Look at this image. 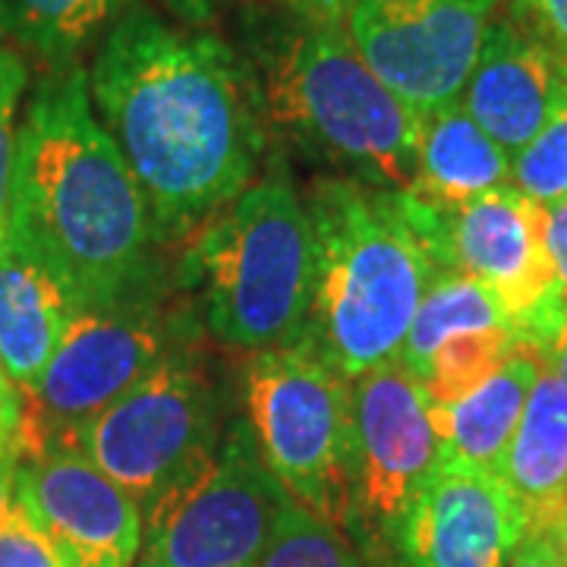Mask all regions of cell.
<instances>
[{
  "label": "cell",
  "mask_w": 567,
  "mask_h": 567,
  "mask_svg": "<svg viewBox=\"0 0 567 567\" xmlns=\"http://www.w3.org/2000/svg\"><path fill=\"white\" fill-rule=\"evenodd\" d=\"M89 95L140 183L162 249L193 237L268 162L240 51L212 29L130 7L99 41Z\"/></svg>",
  "instance_id": "1"
},
{
  "label": "cell",
  "mask_w": 567,
  "mask_h": 567,
  "mask_svg": "<svg viewBox=\"0 0 567 567\" xmlns=\"http://www.w3.org/2000/svg\"><path fill=\"white\" fill-rule=\"evenodd\" d=\"M13 234L80 306H111L174 284L140 183L104 133L85 63L41 70L17 136Z\"/></svg>",
  "instance_id": "2"
},
{
  "label": "cell",
  "mask_w": 567,
  "mask_h": 567,
  "mask_svg": "<svg viewBox=\"0 0 567 567\" xmlns=\"http://www.w3.org/2000/svg\"><path fill=\"white\" fill-rule=\"evenodd\" d=\"M234 48L256 89L268 158L391 193L413 186L420 114L369 70L344 22L249 7Z\"/></svg>",
  "instance_id": "3"
},
{
  "label": "cell",
  "mask_w": 567,
  "mask_h": 567,
  "mask_svg": "<svg viewBox=\"0 0 567 567\" xmlns=\"http://www.w3.org/2000/svg\"><path fill=\"white\" fill-rule=\"evenodd\" d=\"M300 196L312 234V284L293 341L344 379L398 363L435 275L401 193L312 177Z\"/></svg>",
  "instance_id": "4"
},
{
  "label": "cell",
  "mask_w": 567,
  "mask_h": 567,
  "mask_svg": "<svg viewBox=\"0 0 567 567\" xmlns=\"http://www.w3.org/2000/svg\"><path fill=\"white\" fill-rule=\"evenodd\" d=\"M312 284V234L281 158L218 208L174 252V287L205 338L259 353L300 334Z\"/></svg>",
  "instance_id": "5"
},
{
  "label": "cell",
  "mask_w": 567,
  "mask_h": 567,
  "mask_svg": "<svg viewBox=\"0 0 567 567\" xmlns=\"http://www.w3.org/2000/svg\"><path fill=\"white\" fill-rule=\"evenodd\" d=\"M203 338L193 306L174 284L121 303L80 309L25 398L22 457L70 445L82 425L148 379L174 350Z\"/></svg>",
  "instance_id": "6"
},
{
  "label": "cell",
  "mask_w": 567,
  "mask_h": 567,
  "mask_svg": "<svg viewBox=\"0 0 567 567\" xmlns=\"http://www.w3.org/2000/svg\"><path fill=\"white\" fill-rule=\"evenodd\" d=\"M244 416L287 498L338 529L350 488V379L297 341L246 353Z\"/></svg>",
  "instance_id": "7"
},
{
  "label": "cell",
  "mask_w": 567,
  "mask_h": 567,
  "mask_svg": "<svg viewBox=\"0 0 567 567\" xmlns=\"http://www.w3.org/2000/svg\"><path fill=\"white\" fill-rule=\"evenodd\" d=\"M284 502L246 416L230 413L221 442L142 511L136 567H256Z\"/></svg>",
  "instance_id": "8"
},
{
  "label": "cell",
  "mask_w": 567,
  "mask_h": 567,
  "mask_svg": "<svg viewBox=\"0 0 567 567\" xmlns=\"http://www.w3.org/2000/svg\"><path fill=\"white\" fill-rule=\"evenodd\" d=\"M227 420V394L199 341L174 350L148 379L82 425L70 445L145 511L221 442Z\"/></svg>",
  "instance_id": "9"
},
{
  "label": "cell",
  "mask_w": 567,
  "mask_h": 567,
  "mask_svg": "<svg viewBox=\"0 0 567 567\" xmlns=\"http://www.w3.org/2000/svg\"><path fill=\"white\" fill-rule=\"evenodd\" d=\"M406 218L435 268L480 281L524 344L546 353L567 312L546 249V208L502 183L464 205H429L401 193Z\"/></svg>",
  "instance_id": "10"
},
{
  "label": "cell",
  "mask_w": 567,
  "mask_h": 567,
  "mask_svg": "<svg viewBox=\"0 0 567 567\" xmlns=\"http://www.w3.org/2000/svg\"><path fill=\"white\" fill-rule=\"evenodd\" d=\"M442 464L423 382L401 363L350 379V488L344 533L369 567H398V539Z\"/></svg>",
  "instance_id": "11"
},
{
  "label": "cell",
  "mask_w": 567,
  "mask_h": 567,
  "mask_svg": "<svg viewBox=\"0 0 567 567\" xmlns=\"http://www.w3.org/2000/svg\"><path fill=\"white\" fill-rule=\"evenodd\" d=\"M502 0H347L357 54L416 114L461 102Z\"/></svg>",
  "instance_id": "12"
},
{
  "label": "cell",
  "mask_w": 567,
  "mask_h": 567,
  "mask_svg": "<svg viewBox=\"0 0 567 567\" xmlns=\"http://www.w3.org/2000/svg\"><path fill=\"white\" fill-rule=\"evenodd\" d=\"M17 505L63 567H136L142 507L73 445L41 447L17 470Z\"/></svg>",
  "instance_id": "13"
},
{
  "label": "cell",
  "mask_w": 567,
  "mask_h": 567,
  "mask_svg": "<svg viewBox=\"0 0 567 567\" xmlns=\"http://www.w3.org/2000/svg\"><path fill=\"white\" fill-rule=\"evenodd\" d=\"M527 529V511L495 473L442 461L406 511L398 567H507Z\"/></svg>",
  "instance_id": "14"
},
{
  "label": "cell",
  "mask_w": 567,
  "mask_h": 567,
  "mask_svg": "<svg viewBox=\"0 0 567 567\" xmlns=\"http://www.w3.org/2000/svg\"><path fill=\"white\" fill-rule=\"evenodd\" d=\"M565 89V70L498 7L461 92V107L514 155L543 130Z\"/></svg>",
  "instance_id": "15"
},
{
  "label": "cell",
  "mask_w": 567,
  "mask_h": 567,
  "mask_svg": "<svg viewBox=\"0 0 567 567\" xmlns=\"http://www.w3.org/2000/svg\"><path fill=\"white\" fill-rule=\"evenodd\" d=\"M82 306L73 290L7 234L0 244V365L29 398Z\"/></svg>",
  "instance_id": "16"
},
{
  "label": "cell",
  "mask_w": 567,
  "mask_h": 567,
  "mask_svg": "<svg viewBox=\"0 0 567 567\" xmlns=\"http://www.w3.org/2000/svg\"><path fill=\"white\" fill-rule=\"evenodd\" d=\"M543 369V353L536 347L520 344L505 363L492 369L483 382L464 391L457 401L429 404L442 461L495 473Z\"/></svg>",
  "instance_id": "17"
},
{
  "label": "cell",
  "mask_w": 567,
  "mask_h": 567,
  "mask_svg": "<svg viewBox=\"0 0 567 567\" xmlns=\"http://www.w3.org/2000/svg\"><path fill=\"white\" fill-rule=\"evenodd\" d=\"M511 183V155L461 102L420 114L416 177L406 196L429 205H464Z\"/></svg>",
  "instance_id": "18"
},
{
  "label": "cell",
  "mask_w": 567,
  "mask_h": 567,
  "mask_svg": "<svg viewBox=\"0 0 567 567\" xmlns=\"http://www.w3.org/2000/svg\"><path fill=\"white\" fill-rule=\"evenodd\" d=\"M495 476L527 511L529 527L567 498V385L555 372H539Z\"/></svg>",
  "instance_id": "19"
},
{
  "label": "cell",
  "mask_w": 567,
  "mask_h": 567,
  "mask_svg": "<svg viewBox=\"0 0 567 567\" xmlns=\"http://www.w3.org/2000/svg\"><path fill=\"white\" fill-rule=\"evenodd\" d=\"M140 0H0V35L41 70L76 66Z\"/></svg>",
  "instance_id": "20"
},
{
  "label": "cell",
  "mask_w": 567,
  "mask_h": 567,
  "mask_svg": "<svg viewBox=\"0 0 567 567\" xmlns=\"http://www.w3.org/2000/svg\"><path fill=\"white\" fill-rule=\"evenodd\" d=\"M483 328H511L514 331L502 303L483 284L473 281L470 275L451 271V268H435L432 281L425 287L423 303L406 331L398 363L404 365L410 375L423 379L425 365L432 363L439 347L451 341L454 334L483 331Z\"/></svg>",
  "instance_id": "21"
},
{
  "label": "cell",
  "mask_w": 567,
  "mask_h": 567,
  "mask_svg": "<svg viewBox=\"0 0 567 567\" xmlns=\"http://www.w3.org/2000/svg\"><path fill=\"white\" fill-rule=\"evenodd\" d=\"M256 567H369L344 529L287 498Z\"/></svg>",
  "instance_id": "22"
},
{
  "label": "cell",
  "mask_w": 567,
  "mask_h": 567,
  "mask_svg": "<svg viewBox=\"0 0 567 567\" xmlns=\"http://www.w3.org/2000/svg\"><path fill=\"white\" fill-rule=\"evenodd\" d=\"M524 344L511 328H483V331H464L439 347L432 363L425 365L423 388L429 404H451L464 391L483 382L492 369L505 363L507 357Z\"/></svg>",
  "instance_id": "23"
},
{
  "label": "cell",
  "mask_w": 567,
  "mask_h": 567,
  "mask_svg": "<svg viewBox=\"0 0 567 567\" xmlns=\"http://www.w3.org/2000/svg\"><path fill=\"white\" fill-rule=\"evenodd\" d=\"M511 186L539 205L567 199V89L543 130L511 155Z\"/></svg>",
  "instance_id": "24"
},
{
  "label": "cell",
  "mask_w": 567,
  "mask_h": 567,
  "mask_svg": "<svg viewBox=\"0 0 567 567\" xmlns=\"http://www.w3.org/2000/svg\"><path fill=\"white\" fill-rule=\"evenodd\" d=\"M29 58L0 35V244L10 221V183L20 136V104L29 92Z\"/></svg>",
  "instance_id": "25"
},
{
  "label": "cell",
  "mask_w": 567,
  "mask_h": 567,
  "mask_svg": "<svg viewBox=\"0 0 567 567\" xmlns=\"http://www.w3.org/2000/svg\"><path fill=\"white\" fill-rule=\"evenodd\" d=\"M0 567H63L61 555L17 505V498L0 524Z\"/></svg>",
  "instance_id": "26"
},
{
  "label": "cell",
  "mask_w": 567,
  "mask_h": 567,
  "mask_svg": "<svg viewBox=\"0 0 567 567\" xmlns=\"http://www.w3.org/2000/svg\"><path fill=\"white\" fill-rule=\"evenodd\" d=\"M502 10L546 48L567 76V0H502Z\"/></svg>",
  "instance_id": "27"
},
{
  "label": "cell",
  "mask_w": 567,
  "mask_h": 567,
  "mask_svg": "<svg viewBox=\"0 0 567 567\" xmlns=\"http://www.w3.org/2000/svg\"><path fill=\"white\" fill-rule=\"evenodd\" d=\"M22 425H25V394L13 385V379L0 365V454L3 451L22 454Z\"/></svg>",
  "instance_id": "28"
},
{
  "label": "cell",
  "mask_w": 567,
  "mask_h": 567,
  "mask_svg": "<svg viewBox=\"0 0 567 567\" xmlns=\"http://www.w3.org/2000/svg\"><path fill=\"white\" fill-rule=\"evenodd\" d=\"M543 208H546L548 259H551V271H555V284H558V297L567 312V199L543 205Z\"/></svg>",
  "instance_id": "29"
},
{
  "label": "cell",
  "mask_w": 567,
  "mask_h": 567,
  "mask_svg": "<svg viewBox=\"0 0 567 567\" xmlns=\"http://www.w3.org/2000/svg\"><path fill=\"white\" fill-rule=\"evenodd\" d=\"M507 567H561V558L543 529H527L520 546L507 558Z\"/></svg>",
  "instance_id": "30"
},
{
  "label": "cell",
  "mask_w": 567,
  "mask_h": 567,
  "mask_svg": "<svg viewBox=\"0 0 567 567\" xmlns=\"http://www.w3.org/2000/svg\"><path fill=\"white\" fill-rule=\"evenodd\" d=\"M162 3L171 10V17H177V22H183V25L205 29L208 22L221 17L230 0H162Z\"/></svg>",
  "instance_id": "31"
},
{
  "label": "cell",
  "mask_w": 567,
  "mask_h": 567,
  "mask_svg": "<svg viewBox=\"0 0 567 567\" xmlns=\"http://www.w3.org/2000/svg\"><path fill=\"white\" fill-rule=\"evenodd\" d=\"M529 529H543L548 539H551L555 551H558L561 567H567V498L565 502H558V505L551 507L536 527H529Z\"/></svg>",
  "instance_id": "32"
},
{
  "label": "cell",
  "mask_w": 567,
  "mask_h": 567,
  "mask_svg": "<svg viewBox=\"0 0 567 567\" xmlns=\"http://www.w3.org/2000/svg\"><path fill=\"white\" fill-rule=\"evenodd\" d=\"M20 451H3L0 454V524L10 514L13 498H17V470H20Z\"/></svg>",
  "instance_id": "33"
},
{
  "label": "cell",
  "mask_w": 567,
  "mask_h": 567,
  "mask_svg": "<svg viewBox=\"0 0 567 567\" xmlns=\"http://www.w3.org/2000/svg\"><path fill=\"white\" fill-rule=\"evenodd\" d=\"M275 3L312 20H344L347 7V0H275Z\"/></svg>",
  "instance_id": "34"
},
{
  "label": "cell",
  "mask_w": 567,
  "mask_h": 567,
  "mask_svg": "<svg viewBox=\"0 0 567 567\" xmlns=\"http://www.w3.org/2000/svg\"><path fill=\"white\" fill-rule=\"evenodd\" d=\"M543 363H546L548 372H555V375H558V379L567 385V322L565 328L558 331V338L546 347Z\"/></svg>",
  "instance_id": "35"
}]
</instances>
